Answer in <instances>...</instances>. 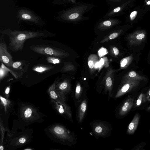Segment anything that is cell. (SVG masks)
I'll list each match as a JSON object with an SVG mask.
<instances>
[{"label": "cell", "mask_w": 150, "mask_h": 150, "mask_svg": "<svg viewBox=\"0 0 150 150\" xmlns=\"http://www.w3.org/2000/svg\"><path fill=\"white\" fill-rule=\"evenodd\" d=\"M1 32L8 36V48L14 52L22 50L25 42L27 40L45 35L42 32L36 31L13 30L7 29L3 30Z\"/></svg>", "instance_id": "1"}, {"label": "cell", "mask_w": 150, "mask_h": 150, "mask_svg": "<svg viewBox=\"0 0 150 150\" xmlns=\"http://www.w3.org/2000/svg\"><path fill=\"white\" fill-rule=\"evenodd\" d=\"M45 131L47 137L57 143L70 146L77 143V138L74 133L62 124H51L45 128Z\"/></svg>", "instance_id": "2"}, {"label": "cell", "mask_w": 150, "mask_h": 150, "mask_svg": "<svg viewBox=\"0 0 150 150\" xmlns=\"http://www.w3.org/2000/svg\"><path fill=\"white\" fill-rule=\"evenodd\" d=\"M18 117L19 123L23 126H28L34 123H42L45 115L33 104L18 101Z\"/></svg>", "instance_id": "3"}, {"label": "cell", "mask_w": 150, "mask_h": 150, "mask_svg": "<svg viewBox=\"0 0 150 150\" xmlns=\"http://www.w3.org/2000/svg\"><path fill=\"white\" fill-rule=\"evenodd\" d=\"M6 132L4 143L5 150H15L21 148L30 143L33 137V131L30 129H23L20 132Z\"/></svg>", "instance_id": "4"}, {"label": "cell", "mask_w": 150, "mask_h": 150, "mask_svg": "<svg viewBox=\"0 0 150 150\" xmlns=\"http://www.w3.org/2000/svg\"><path fill=\"white\" fill-rule=\"evenodd\" d=\"M93 136L96 139L108 138L111 135L112 125L109 122L99 120H94L90 124Z\"/></svg>", "instance_id": "5"}, {"label": "cell", "mask_w": 150, "mask_h": 150, "mask_svg": "<svg viewBox=\"0 0 150 150\" xmlns=\"http://www.w3.org/2000/svg\"><path fill=\"white\" fill-rule=\"evenodd\" d=\"M87 7L85 5H80L71 8L64 11L62 14L61 18L69 21L81 20Z\"/></svg>", "instance_id": "6"}, {"label": "cell", "mask_w": 150, "mask_h": 150, "mask_svg": "<svg viewBox=\"0 0 150 150\" xmlns=\"http://www.w3.org/2000/svg\"><path fill=\"white\" fill-rule=\"evenodd\" d=\"M30 49L37 53L56 57H60L64 53L58 48L45 45H36L30 46Z\"/></svg>", "instance_id": "7"}, {"label": "cell", "mask_w": 150, "mask_h": 150, "mask_svg": "<svg viewBox=\"0 0 150 150\" xmlns=\"http://www.w3.org/2000/svg\"><path fill=\"white\" fill-rule=\"evenodd\" d=\"M50 98L52 107L60 115L73 123L71 111L69 106H64L57 103L53 99Z\"/></svg>", "instance_id": "8"}, {"label": "cell", "mask_w": 150, "mask_h": 150, "mask_svg": "<svg viewBox=\"0 0 150 150\" xmlns=\"http://www.w3.org/2000/svg\"><path fill=\"white\" fill-rule=\"evenodd\" d=\"M29 64L24 60L13 62L11 66L8 68L9 71L16 78H19L27 71Z\"/></svg>", "instance_id": "9"}, {"label": "cell", "mask_w": 150, "mask_h": 150, "mask_svg": "<svg viewBox=\"0 0 150 150\" xmlns=\"http://www.w3.org/2000/svg\"><path fill=\"white\" fill-rule=\"evenodd\" d=\"M0 61L8 68L11 66L13 62L12 57L8 51L7 46L2 37L0 38Z\"/></svg>", "instance_id": "10"}, {"label": "cell", "mask_w": 150, "mask_h": 150, "mask_svg": "<svg viewBox=\"0 0 150 150\" xmlns=\"http://www.w3.org/2000/svg\"><path fill=\"white\" fill-rule=\"evenodd\" d=\"M146 36V32L144 30H138L129 35L127 39L131 47L136 46L145 40Z\"/></svg>", "instance_id": "11"}, {"label": "cell", "mask_w": 150, "mask_h": 150, "mask_svg": "<svg viewBox=\"0 0 150 150\" xmlns=\"http://www.w3.org/2000/svg\"><path fill=\"white\" fill-rule=\"evenodd\" d=\"M125 84L119 90L115 95V99L124 95L137 88L139 86L140 81L128 79L125 80Z\"/></svg>", "instance_id": "12"}, {"label": "cell", "mask_w": 150, "mask_h": 150, "mask_svg": "<svg viewBox=\"0 0 150 150\" xmlns=\"http://www.w3.org/2000/svg\"><path fill=\"white\" fill-rule=\"evenodd\" d=\"M17 17L21 20H26L38 23V17L31 11L25 9H20L18 12Z\"/></svg>", "instance_id": "13"}, {"label": "cell", "mask_w": 150, "mask_h": 150, "mask_svg": "<svg viewBox=\"0 0 150 150\" xmlns=\"http://www.w3.org/2000/svg\"><path fill=\"white\" fill-rule=\"evenodd\" d=\"M76 113V119L79 124L83 122L86 116L88 107L87 98L84 99L79 105Z\"/></svg>", "instance_id": "14"}, {"label": "cell", "mask_w": 150, "mask_h": 150, "mask_svg": "<svg viewBox=\"0 0 150 150\" xmlns=\"http://www.w3.org/2000/svg\"><path fill=\"white\" fill-rule=\"evenodd\" d=\"M55 90L59 95L65 101L67 100L69 92V87L68 83L64 81L59 83L55 81Z\"/></svg>", "instance_id": "15"}, {"label": "cell", "mask_w": 150, "mask_h": 150, "mask_svg": "<svg viewBox=\"0 0 150 150\" xmlns=\"http://www.w3.org/2000/svg\"><path fill=\"white\" fill-rule=\"evenodd\" d=\"M47 93L48 94L49 98H51L57 103L64 106L68 105L64 100L57 93L55 88V81L48 88Z\"/></svg>", "instance_id": "16"}, {"label": "cell", "mask_w": 150, "mask_h": 150, "mask_svg": "<svg viewBox=\"0 0 150 150\" xmlns=\"http://www.w3.org/2000/svg\"><path fill=\"white\" fill-rule=\"evenodd\" d=\"M134 101L133 98H129L126 99L120 106L118 111V115L123 116L126 115L132 107Z\"/></svg>", "instance_id": "17"}, {"label": "cell", "mask_w": 150, "mask_h": 150, "mask_svg": "<svg viewBox=\"0 0 150 150\" xmlns=\"http://www.w3.org/2000/svg\"><path fill=\"white\" fill-rule=\"evenodd\" d=\"M0 108L1 109L4 110V113L7 114L12 110L14 107V103L13 100L7 99L0 95Z\"/></svg>", "instance_id": "18"}, {"label": "cell", "mask_w": 150, "mask_h": 150, "mask_svg": "<svg viewBox=\"0 0 150 150\" xmlns=\"http://www.w3.org/2000/svg\"><path fill=\"white\" fill-rule=\"evenodd\" d=\"M73 97L75 105L77 106L84 99L87 98L86 95L83 94L81 86L79 85L76 86Z\"/></svg>", "instance_id": "19"}, {"label": "cell", "mask_w": 150, "mask_h": 150, "mask_svg": "<svg viewBox=\"0 0 150 150\" xmlns=\"http://www.w3.org/2000/svg\"><path fill=\"white\" fill-rule=\"evenodd\" d=\"M140 116L138 114H136L132 120L129 124L127 130V133L129 134H132L136 130L139 121Z\"/></svg>", "instance_id": "20"}, {"label": "cell", "mask_w": 150, "mask_h": 150, "mask_svg": "<svg viewBox=\"0 0 150 150\" xmlns=\"http://www.w3.org/2000/svg\"><path fill=\"white\" fill-rule=\"evenodd\" d=\"M133 80L140 81L147 80L146 78L144 76L139 75L134 71H131L129 72L125 76V80Z\"/></svg>", "instance_id": "21"}, {"label": "cell", "mask_w": 150, "mask_h": 150, "mask_svg": "<svg viewBox=\"0 0 150 150\" xmlns=\"http://www.w3.org/2000/svg\"><path fill=\"white\" fill-rule=\"evenodd\" d=\"M7 130H9L6 127H4L3 124V120L0 117V150H3L4 149V143L5 139V132H6Z\"/></svg>", "instance_id": "22"}, {"label": "cell", "mask_w": 150, "mask_h": 150, "mask_svg": "<svg viewBox=\"0 0 150 150\" xmlns=\"http://www.w3.org/2000/svg\"><path fill=\"white\" fill-rule=\"evenodd\" d=\"M53 66L48 65H38L34 67L33 70L36 72L42 73L50 70L54 68Z\"/></svg>", "instance_id": "23"}, {"label": "cell", "mask_w": 150, "mask_h": 150, "mask_svg": "<svg viewBox=\"0 0 150 150\" xmlns=\"http://www.w3.org/2000/svg\"><path fill=\"white\" fill-rule=\"evenodd\" d=\"M118 23L119 21L117 19H110L102 22L100 25L101 28H108L115 25Z\"/></svg>", "instance_id": "24"}, {"label": "cell", "mask_w": 150, "mask_h": 150, "mask_svg": "<svg viewBox=\"0 0 150 150\" xmlns=\"http://www.w3.org/2000/svg\"><path fill=\"white\" fill-rule=\"evenodd\" d=\"M133 59L132 54L122 59L121 62L120 66L122 68H126L131 63Z\"/></svg>", "instance_id": "25"}, {"label": "cell", "mask_w": 150, "mask_h": 150, "mask_svg": "<svg viewBox=\"0 0 150 150\" xmlns=\"http://www.w3.org/2000/svg\"><path fill=\"white\" fill-rule=\"evenodd\" d=\"M129 1H128L123 4L121 5L116 7L109 13L108 14L107 16H112L120 12L129 3Z\"/></svg>", "instance_id": "26"}, {"label": "cell", "mask_w": 150, "mask_h": 150, "mask_svg": "<svg viewBox=\"0 0 150 150\" xmlns=\"http://www.w3.org/2000/svg\"><path fill=\"white\" fill-rule=\"evenodd\" d=\"M146 97L145 94L141 93L139 96L136 103V106L138 107L142 103H144L146 100Z\"/></svg>", "instance_id": "27"}, {"label": "cell", "mask_w": 150, "mask_h": 150, "mask_svg": "<svg viewBox=\"0 0 150 150\" xmlns=\"http://www.w3.org/2000/svg\"><path fill=\"white\" fill-rule=\"evenodd\" d=\"M47 60L48 63L53 64L59 63L60 62V59L57 57L52 56L47 57Z\"/></svg>", "instance_id": "28"}, {"label": "cell", "mask_w": 150, "mask_h": 150, "mask_svg": "<svg viewBox=\"0 0 150 150\" xmlns=\"http://www.w3.org/2000/svg\"><path fill=\"white\" fill-rule=\"evenodd\" d=\"M1 66L0 68V80L1 81L5 75L6 74L8 71V68L4 67L5 66L4 65L3 63L1 62Z\"/></svg>", "instance_id": "29"}, {"label": "cell", "mask_w": 150, "mask_h": 150, "mask_svg": "<svg viewBox=\"0 0 150 150\" xmlns=\"http://www.w3.org/2000/svg\"><path fill=\"white\" fill-rule=\"evenodd\" d=\"M10 89V86H7L4 90V94L5 98L8 99L9 96V93Z\"/></svg>", "instance_id": "30"}, {"label": "cell", "mask_w": 150, "mask_h": 150, "mask_svg": "<svg viewBox=\"0 0 150 150\" xmlns=\"http://www.w3.org/2000/svg\"><path fill=\"white\" fill-rule=\"evenodd\" d=\"M137 12L136 11H132L130 14V19L131 21H133L134 19L137 15Z\"/></svg>", "instance_id": "31"}, {"label": "cell", "mask_w": 150, "mask_h": 150, "mask_svg": "<svg viewBox=\"0 0 150 150\" xmlns=\"http://www.w3.org/2000/svg\"><path fill=\"white\" fill-rule=\"evenodd\" d=\"M119 33L117 32H114L110 34L109 36L110 39H113L118 37Z\"/></svg>", "instance_id": "32"}, {"label": "cell", "mask_w": 150, "mask_h": 150, "mask_svg": "<svg viewBox=\"0 0 150 150\" xmlns=\"http://www.w3.org/2000/svg\"><path fill=\"white\" fill-rule=\"evenodd\" d=\"M88 65L89 68L92 69L94 66L93 62L92 60H90L88 62Z\"/></svg>", "instance_id": "33"}, {"label": "cell", "mask_w": 150, "mask_h": 150, "mask_svg": "<svg viewBox=\"0 0 150 150\" xmlns=\"http://www.w3.org/2000/svg\"><path fill=\"white\" fill-rule=\"evenodd\" d=\"M146 98L148 101H150V89L148 90L147 93Z\"/></svg>", "instance_id": "34"}, {"label": "cell", "mask_w": 150, "mask_h": 150, "mask_svg": "<svg viewBox=\"0 0 150 150\" xmlns=\"http://www.w3.org/2000/svg\"><path fill=\"white\" fill-rule=\"evenodd\" d=\"M99 54L100 55H103L105 54L106 53V50L104 49H101L99 51Z\"/></svg>", "instance_id": "35"}, {"label": "cell", "mask_w": 150, "mask_h": 150, "mask_svg": "<svg viewBox=\"0 0 150 150\" xmlns=\"http://www.w3.org/2000/svg\"><path fill=\"white\" fill-rule=\"evenodd\" d=\"M113 51L115 55H118L119 53V51L118 49L116 47H114L113 48Z\"/></svg>", "instance_id": "36"}, {"label": "cell", "mask_w": 150, "mask_h": 150, "mask_svg": "<svg viewBox=\"0 0 150 150\" xmlns=\"http://www.w3.org/2000/svg\"><path fill=\"white\" fill-rule=\"evenodd\" d=\"M100 65L99 62H97L95 64V68L99 67Z\"/></svg>", "instance_id": "37"}, {"label": "cell", "mask_w": 150, "mask_h": 150, "mask_svg": "<svg viewBox=\"0 0 150 150\" xmlns=\"http://www.w3.org/2000/svg\"><path fill=\"white\" fill-rule=\"evenodd\" d=\"M99 63L100 65H103L104 64V59L103 58L101 59L100 61L99 62Z\"/></svg>", "instance_id": "38"}, {"label": "cell", "mask_w": 150, "mask_h": 150, "mask_svg": "<svg viewBox=\"0 0 150 150\" xmlns=\"http://www.w3.org/2000/svg\"><path fill=\"white\" fill-rule=\"evenodd\" d=\"M110 1H113V2H119L122 0H110Z\"/></svg>", "instance_id": "39"}, {"label": "cell", "mask_w": 150, "mask_h": 150, "mask_svg": "<svg viewBox=\"0 0 150 150\" xmlns=\"http://www.w3.org/2000/svg\"><path fill=\"white\" fill-rule=\"evenodd\" d=\"M70 1H71V2L72 3H74V4H76V1H75V0H68Z\"/></svg>", "instance_id": "40"}, {"label": "cell", "mask_w": 150, "mask_h": 150, "mask_svg": "<svg viewBox=\"0 0 150 150\" xmlns=\"http://www.w3.org/2000/svg\"><path fill=\"white\" fill-rule=\"evenodd\" d=\"M147 110L148 111H150V106L147 108Z\"/></svg>", "instance_id": "41"}, {"label": "cell", "mask_w": 150, "mask_h": 150, "mask_svg": "<svg viewBox=\"0 0 150 150\" xmlns=\"http://www.w3.org/2000/svg\"><path fill=\"white\" fill-rule=\"evenodd\" d=\"M33 149H31V148L30 149H25V150H32Z\"/></svg>", "instance_id": "42"}, {"label": "cell", "mask_w": 150, "mask_h": 150, "mask_svg": "<svg viewBox=\"0 0 150 150\" xmlns=\"http://www.w3.org/2000/svg\"></svg>", "instance_id": "43"}, {"label": "cell", "mask_w": 150, "mask_h": 150, "mask_svg": "<svg viewBox=\"0 0 150 150\" xmlns=\"http://www.w3.org/2000/svg\"><path fill=\"white\" fill-rule=\"evenodd\" d=\"M149 1H150V0H149Z\"/></svg>", "instance_id": "44"}]
</instances>
